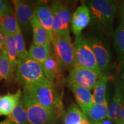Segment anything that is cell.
I'll return each instance as SVG.
<instances>
[{
  "label": "cell",
  "instance_id": "29",
  "mask_svg": "<svg viewBox=\"0 0 124 124\" xmlns=\"http://www.w3.org/2000/svg\"><path fill=\"white\" fill-rule=\"evenodd\" d=\"M6 40V34L0 30V51L4 50L5 43Z\"/></svg>",
  "mask_w": 124,
  "mask_h": 124
},
{
  "label": "cell",
  "instance_id": "33",
  "mask_svg": "<svg viewBox=\"0 0 124 124\" xmlns=\"http://www.w3.org/2000/svg\"><path fill=\"white\" fill-rule=\"evenodd\" d=\"M0 124H13V123L10 121L8 118L7 117L4 120H3L2 121L0 122Z\"/></svg>",
  "mask_w": 124,
  "mask_h": 124
},
{
  "label": "cell",
  "instance_id": "32",
  "mask_svg": "<svg viewBox=\"0 0 124 124\" xmlns=\"http://www.w3.org/2000/svg\"><path fill=\"white\" fill-rule=\"evenodd\" d=\"M113 122V121H112L109 120V119L107 118L101 121H100V122H98V123L96 124H112Z\"/></svg>",
  "mask_w": 124,
  "mask_h": 124
},
{
  "label": "cell",
  "instance_id": "1",
  "mask_svg": "<svg viewBox=\"0 0 124 124\" xmlns=\"http://www.w3.org/2000/svg\"><path fill=\"white\" fill-rule=\"evenodd\" d=\"M91 24L105 35H113V25L118 7L110 0H91L87 2Z\"/></svg>",
  "mask_w": 124,
  "mask_h": 124
},
{
  "label": "cell",
  "instance_id": "23",
  "mask_svg": "<svg viewBox=\"0 0 124 124\" xmlns=\"http://www.w3.org/2000/svg\"><path fill=\"white\" fill-rule=\"evenodd\" d=\"M6 34V33H5ZM4 50L7 53L9 60H10L14 72L16 71L18 64V55L16 45L13 35L6 34V40Z\"/></svg>",
  "mask_w": 124,
  "mask_h": 124
},
{
  "label": "cell",
  "instance_id": "11",
  "mask_svg": "<svg viewBox=\"0 0 124 124\" xmlns=\"http://www.w3.org/2000/svg\"><path fill=\"white\" fill-rule=\"evenodd\" d=\"M124 103V81L118 78L114 83V94L108 108L107 118L116 121L120 116L121 110Z\"/></svg>",
  "mask_w": 124,
  "mask_h": 124
},
{
  "label": "cell",
  "instance_id": "30",
  "mask_svg": "<svg viewBox=\"0 0 124 124\" xmlns=\"http://www.w3.org/2000/svg\"><path fill=\"white\" fill-rule=\"evenodd\" d=\"M118 15L121 20V23L124 24V1L121 3L119 7Z\"/></svg>",
  "mask_w": 124,
  "mask_h": 124
},
{
  "label": "cell",
  "instance_id": "21",
  "mask_svg": "<svg viewBox=\"0 0 124 124\" xmlns=\"http://www.w3.org/2000/svg\"><path fill=\"white\" fill-rule=\"evenodd\" d=\"M108 80V76L104 75L101 78L94 87L93 99L94 104H102L107 102L106 93Z\"/></svg>",
  "mask_w": 124,
  "mask_h": 124
},
{
  "label": "cell",
  "instance_id": "9",
  "mask_svg": "<svg viewBox=\"0 0 124 124\" xmlns=\"http://www.w3.org/2000/svg\"><path fill=\"white\" fill-rule=\"evenodd\" d=\"M53 13L52 35L70 33V23L71 14L70 9L62 2H54L50 6Z\"/></svg>",
  "mask_w": 124,
  "mask_h": 124
},
{
  "label": "cell",
  "instance_id": "17",
  "mask_svg": "<svg viewBox=\"0 0 124 124\" xmlns=\"http://www.w3.org/2000/svg\"><path fill=\"white\" fill-rule=\"evenodd\" d=\"M22 97V91L18 90L15 93H8L0 96V116H8Z\"/></svg>",
  "mask_w": 124,
  "mask_h": 124
},
{
  "label": "cell",
  "instance_id": "28",
  "mask_svg": "<svg viewBox=\"0 0 124 124\" xmlns=\"http://www.w3.org/2000/svg\"><path fill=\"white\" fill-rule=\"evenodd\" d=\"M13 12H14L13 7L10 2L4 0H0V17Z\"/></svg>",
  "mask_w": 124,
  "mask_h": 124
},
{
  "label": "cell",
  "instance_id": "15",
  "mask_svg": "<svg viewBox=\"0 0 124 124\" xmlns=\"http://www.w3.org/2000/svg\"><path fill=\"white\" fill-rule=\"evenodd\" d=\"M31 29L33 33V44L41 46L51 44L52 33L49 32L43 28L38 21L35 15L31 21Z\"/></svg>",
  "mask_w": 124,
  "mask_h": 124
},
{
  "label": "cell",
  "instance_id": "12",
  "mask_svg": "<svg viewBox=\"0 0 124 124\" xmlns=\"http://www.w3.org/2000/svg\"><path fill=\"white\" fill-rule=\"evenodd\" d=\"M89 9L86 5L79 7L74 12L71 19V27L75 36L82 35V31L90 23Z\"/></svg>",
  "mask_w": 124,
  "mask_h": 124
},
{
  "label": "cell",
  "instance_id": "3",
  "mask_svg": "<svg viewBox=\"0 0 124 124\" xmlns=\"http://www.w3.org/2000/svg\"><path fill=\"white\" fill-rule=\"evenodd\" d=\"M16 71V80L23 87L51 82L45 75L42 65L30 57L18 59Z\"/></svg>",
  "mask_w": 124,
  "mask_h": 124
},
{
  "label": "cell",
  "instance_id": "22",
  "mask_svg": "<svg viewBox=\"0 0 124 124\" xmlns=\"http://www.w3.org/2000/svg\"><path fill=\"white\" fill-rule=\"evenodd\" d=\"M18 27L15 12L0 17V30L2 31L5 33L14 35Z\"/></svg>",
  "mask_w": 124,
  "mask_h": 124
},
{
  "label": "cell",
  "instance_id": "19",
  "mask_svg": "<svg viewBox=\"0 0 124 124\" xmlns=\"http://www.w3.org/2000/svg\"><path fill=\"white\" fill-rule=\"evenodd\" d=\"M28 53L29 57L42 64L53 54L51 44H46L41 46H36L33 44H31L29 47Z\"/></svg>",
  "mask_w": 124,
  "mask_h": 124
},
{
  "label": "cell",
  "instance_id": "31",
  "mask_svg": "<svg viewBox=\"0 0 124 124\" xmlns=\"http://www.w3.org/2000/svg\"><path fill=\"white\" fill-rule=\"evenodd\" d=\"M117 124H124V103L121 110L118 118L116 121Z\"/></svg>",
  "mask_w": 124,
  "mask_h": 124
},
{
  "label": "cell",
  "instance_id": "27",
  "mask_svg": "<svg viewBox=\"0 0 124 124\" xmlns=\"http://www.w3.org/2000/svg\"><path fill=\"white\" fill-rule=\"evenodd\" d=\"M13 36L15 38L18 59L28 58L29 57L28 51L26 49L25 43L22 33V31L20 27H18L17 30Z\"/></svg>",
  "mask_w": 124,
  "mask_h": 124
},
{
  "label": "cell",
  "instance_id": "16",
  "mask_svg": "<svg viewBox=\"0 0 124 124\" xmlns=\"http://www.w3.org/2000/svg\"><path fill=\"white\" fill-rule=\"evenodd\" d=\"M35 16L38 21L46 31L52 33L53 13L50 6L46 5H36L34 6Z\"/></svg>",
  "mask_w": 124,
  "mask_h": 124
},
{
  "label": "cell",
  "instance_id": "26",
  "mask_svg": "<svg viewBox=\"0 0 124 124\" xmlns=\"http://www.w3.org/2000/svg\"><path fill=\"white\" fill-rule=\"evenodd\" d=\"M14 72L10 60L7 53L4 51H0V80H8Z\"/></svg>",
  "mask_w": 124,
  "mask_h": 124
},
{
  "label": "cell",
  "instance_id": "4",
  "mask_svg": "<svg viewBox=\"0 0 124 124\" xmlns=\"http://www.w3.org/2000/svg\"><path fill=\"white\" fill-rule=\"evenodd\" d=\"M22 100L29 124H51L59 119L55 114L40 104L28 87H23Z\"/></svg>",
  "mask_w": 124,
  "mask_h": 124
},
{
  "label": "cell",
  "instance_id": "34",
  "mask_svg": "<svg viewBox=\"0 0 124 124\" xmlns=\"http://www.w3.org/2000/svg\"><path fill=\"white\" fill-rule=\"evenodd\" d=\"M121 79L124 81V72H123V73H122V74Z\"/></svg>",
  "mask_w": 124,
  "mask_h": 124
},
{
  "label": "cell",
  "instance_id": "2",
  "mask_svg": "<svg viewBox=\"0 0 124 124\" xmlns=\"http://www.w3.org/2000/svg\"><path fill=\"white\" fill-rule=\"evenodd\" d=\"M28 87L38 101L46 109L55 114L58 118L65 113L62 95L51 82Z\"/></svg>",
  "mask_w": 124,
  "mask_h": 124
},
{
  "label": "cell",
  "instance_id": "8",
  "mask_svg": "<svg viewBox=\"0 0 124 124\" xmlns=\"http://www.w3.org/2000/svg\"><path fill=\"white\" fill-rule=\"evenodd\" d=\"M101 76L95 71L79 66H74L70 70L67 78L69 85H75L90 90L93 89Z\"/></svg>",
  "mask_w": 124,
  "mask_h": 124
},
{
  "label": "cell",
  "instance_id": "14",
  "mask_svg": "<svg viewBox=\"0 0 124 124\" xmlns=\"http://www.w3.org/2000/svg\"><path fill=\"white\" fill-rule=\"evenodd\" d=\"M41 65L45 75L49 81L54 85L55 82L59 81V80L62 76V70L63 69L54 54L49 56Z\"/></svg>",
  "mask_w": 124,
  "mask_h": 124
},
{
  "label": "cell",
  "instance_id": "5",
  "mask_svg": "<svg viewBox=\"0 0 124 124\" xmlns=\"http://www.w3.org/2000/svg\"><path fill=\"white\" fill-rule=\"evenodd\" d=\"M53 54L62 69H72L75 66L74 44L69 34L52 35L51 41Z\"/></svg>",
  "mask_w": 124,
  "mask_h": 124
},
{
  "label": "cell",
  "instance_id": "6",
  "mask_svg": "<svg viewBox=\"0 0 124 124\" xmlns=\"http://www.w3.org/2000/svg\"><path fill=\"white\" fill-rule=\"evenodd\" d=\"M95 55L97 64L103 74L109 67L111 54L106 35L95 29L86 37Z\"/></svg>",
  "mask_w": 124,
  "mask_h": 124
},
{
  "label": "cell",
  "instance_id": "13",
  "mask_svg": "<svg viewBox=\"0 0 124 124\" xmlns=\"http://www.w3.org/2000/svg\"><path fill=\"white\" fill-rule=\"evenodd\" d=\"M70 86L73 93L78 106L82 113L86 115L90 108L94 105L93 94L90 90L75 85H70Z\"/></svg>",
  "mask_w": 124,
  "mask_h": 124
},
{
  "label": "cell",
  "instance_id": "24",
  "mask_svg": "<svg viewBox=\"0 0 124 124\" xmlns=\"http://www.w3.org/2000/svg\"><path fill=\"white\" fill-rule=\"evenodd\" d=\"M7 117L13 124H29L27 113L21 99Z\"/></svg>",
  "mask_w": 124,
  "mask_h": 124
},
{
  "label": "cell",
  "instance_id": "25",
  "mask_svg": "<svg viewBox=\"0 0 124 124\" xmlns=\"http://www.w3.org/2000/svg\"><path fill=\"white\" fill-rule=\"evenodd\" d=\"M114 46L120 58L121 62H124V24H121L113 33Z\"/></svg>",
  "mask_w": 124,
  "mask_h": 124
},
{
  "label": "cell",
  "instance_id": "20",
  "mask_svg": "<svg viewBox=\"0 0 124 124\" xmlns=\"http://www.w3.org/2000/svg\"><path fill=\"white\" fill-rule=\"evenodd\" d=\"M108 102L102 104H94L86 114L91 124H96L108 117Z\"/></svg>",
  "mask_w": 124,
  "mask_h": 124
},
{
  "label": "cell",
  "instance_id": "7",
  "mask_svg": "<svg viewBox=\"0 0 124 124\" xmlns=\"http://www.w3.org/2000/svg\"><path fill=\"white\" fill-rule=\"evenodd\" d=\"M75 54V66H79L95 71L101 77V71L89 41L82 35L75 36L73 43Z\"/></svg>",
  "mask_w": 124,
  "mask_h": 124
},
{
  "label": "cell",
  "instance_id": "10",
  "mask_svg": "<svg viewBox=\"0 0 124 124\" xmlns=\"http://www.w3.org/2000/svg\"><path fill=\"white\" fill-rule=\"evenodd\" d=\"M16 17L21 31H28L31 28V21L35 16V8L29 3L20 0L12 1Z\"/></svg>",
  "mask_w": 124,
  "mask_h": 124
},
{
  "label": "cell",
  "instance_id": "18",
  "mask_svg": "<svg viewBox=\"0 0 124 124\" xmlns=\"http://www.w3.org/2000/svg\"><path fill=\"white\" fill-rule=\"evenodd\" d=\"M64 124H91L77 104L72 103L64 114Z\"/></svg>",
  "mask_w": 124,
  "mask_h": 124
}]
</instances>
